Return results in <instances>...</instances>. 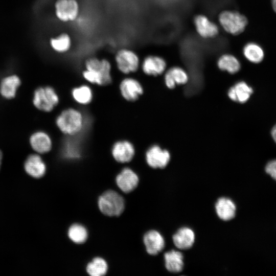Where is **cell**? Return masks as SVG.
<instances>
[{
	"label": "cell",
	"instance_id": "cell-1",
	"mask_svg": "<svg viewBox=\"0 0 276 276\" xmlns=\"http://www.w3.org/2000/svg\"><path fill=\"white\" fill-rule=\"evenodd\" d=\"M84 67L82 75L89 83L104 86L111 82L112 66L107 58L89 57L85 60Z\"/></svg>",
	"mask_w": 276,
	"mask_h": 276
},
{
	"label": "cell",
	"instance_id": "cell-2",
	"mask_svg": "<svg viewBox=\"0 0 276 276\" xmlns=\"http://www.w3.org/2000/svg\"><path fill=\"white\" fill-rule=\"evenodd\" d=\"M56 124L60 131L67 135H75L83 129L84 118L78 110L68 108L63 110L57 117Z\"/></svg>",
	"mask_w": 276,
	"mask_h": 276
},
{
	"label": "cell",
	"instance_id": "cell-3",
	"mask_svg": "<svg viewBox=\"0 0 276 276\" xmlns=\"http://www.w3.org/2000/svg\"><path fill=\"white\" fill-rule=\"evenodd\" d=\"M218 22L227 33L238 35L244 31L247 24V18L237 11L225 10L218 15Z\"/></svg>",
	"mask_w": 276,
	"mask_h": 276
},
{
	"label": "cell",
	"instance_id": "cell-4",
	"mask_svg": "<svg viewBox=\"0 0 276 276\" xmlns=\"http://www.w3.org/2000/svg\"><path fill=\"white\" fill-rule=\"evenodd\" d=\"M98 204L100 211L105 215L110 217L120 215L125 208L123 197L111 190L105 191L99 197Z\"/></svg>",
	"mask_w": 276,
	"mask_h": 276
},
{
	"label": "cell",
	"instance_id": "cell-5",
	"mask_svg": "<svg viewBox=\"0 0 276 276\" xmlns=\"http://www.w3.org/2000/svg\"><path fill=\"white\" fill-rule=\"evenodd\" d=\"M114 60L118 70L125 75L136 72L140 66L138 54L127 48L118 49L114 54Z\"/></svg>",
	"mask_w": 276,
	"mask_h": 276
},
{
	"label": "cell",
	"instance_id": "cell-6",
	"mask_svg": "<svg viewBox=\"0 0 276 276\" xmlns=\"http://www.w3.org/2000/svg\"><path fill=\"white\" fill-rule=\"evenodd\" d=\"M59 101L58 95L51 86L40 87L34 91L33 103L41 111L47 112L52 111Z\"/></svg>",
	"mask_w": 276,
	"mask_h": 276
},
{
	"label": "cell",
	"instance_id": "cell-7",
	"mask_svg": "<svg viewBox=\"0 0 276 276\" xmlns=\"http://www.w3.org/2000/svg\"><path fill=\"white\" fill-rule=\"evenodd\" d=\"M54 9L57 18L64 23L75 21L79 17L80 11L78 0H56Z\"/></svg>",
	"mask_w": 276,
	"mask_h": 276
},
{
	"label": "cell",
	"instance_id": "cell-8",
	"mask_svg": "<svg viewBox=\"0 0 276 276\" xmlns=\"http://www.w3.org/2000/svg\"><path fill=\"white\" fill-rule=\"evenodd\" d=\"M145 159L148 165L153 169H164L170 162L171 155L167 149L154 144L146 151Z\"/></svg>",
	"mask_w": 276,
	"mask_h": 276
},
{
	"label": "cell",
	"instance_id": "cell-9",
	"mask_svg": "<svg viewBox=\"0 0 276 276\" xmlns=\"http://www.w3.org/2000/svg\"><path fill=\"white\" fill-rule=\"evenodd\" d=\"M193 22L196 33L202 38H213L219 33V27L205 15H197Z\"/></svg>",
	"mask_w": 276,
	"mask_h": 276
},
{
	"label": "cell",
	"instance_id": "cell-10",
	"mask_svg": "<svg viewBox=\"0 0 276 276\" xmlns=\"http://www.w3.org/2000/svg\"><path fill=\"white\" fill-rule=\"evenodd\" d=\"M119 89L123 98L130 102L135 101L144 93L141 83L132 77L124 78L120 82Z\"/></svg>",
	"mask_w": 276,
	"mask_h": 276
},
{
	"label": "cell",
	"instance_id": "cell-11",
	"mask_svg": "<svg viewBox=\"0 0 276 276\" xmlns=\"http://www.w3.org/2000/svg\"><path fill=\"white\" fill-rule=\"evenodd\" d=\"M142 72L146 75L156 77L162 75L167 68V62L161 56L149 55L141 63Z\"/></svg>",
	"mask_w": 276,
	"mask_h": 276
},
{
	"label": "cell",
	"instance_id": "cell-12",
	"mask_svg": "<svg viewBox=\"0 0 276 276\" xmlns=\"http://www.w3.org/2000/svg\"><path fill=\"white\" fill-rule=\"evenodd\" d=\"M135 153L133 145L127 140L118 141L111 148L113 158L118 163H127L130 162Z\"/></svg>",
	"mask_w": 276,
	"mask_h": 276
},
{
	"label": "cell",
	"instance_id": "cell-13",
	"mask_svg": "<svg viewBox=\"0 0 276 276\" xmlns=\"http://www.w3.org/2000/svg\"><path fill=\"white\" fill-rule=\"evenodd\" d=\"M164 83L169 89H173L177 86L187 84L189 79L188 73L182 67L174 66L167 70L164 75Z\"/></svg>",
	"mask_w": 276,
	"mask_h": 276
},
{
	"label": "cell",
	"instance_id": "cell-14",
	"mask_svg": "<svg viewBox=\"0 0 276 276\" xmlns=\"http://www.w3.org/2000/svg\"><path fill=\"white\" fill-rule=\"evenodd\" d=\"M139 181L137 175L129 168L123 169L116 178L117 186L125 193L134 190L137 186Z\"/></svg>",
	"mask_w": 276,
	"mask_h": 276
},
{
	"label": "cell",
	"instance_id": "cell-15",
	"mask_svg": "<svg viewBox=\"0 0 276 276\" xmlns=\"http://www.w3.org/2000/svg\"><path fill=\"white\" fill-rule=\"evenodd\" d=\"M24 169L26 173L31 177L39 178L44 175L46 165L38 153L32 154L25 160Z\"/></svg>",
	"mask_w": 276,
	"mask_h": 276
},
{
	"label": "cell",
	"instance_id": "cell-16",
	"mask_svg": "<svg viewBox=\"0 0 276 276\" xmlns=\"http://www.w3.org/2000/svg\"><path fill=\"white\" fill-rule=\"evenodd\" d=\"M32 148L38 154H45L52 148V141L50 135L44 131L34 132L29 139Z\"/></svg>",
	"mask_w": 276,
	"mask_h": 276
},
{
	"label": "cell",
	"instance_id": "cell-17",
	"mask_svg": "<svg viewBox=\"0 0 276 276\" xmlns=\"http://www.w3.org/2000/svg\"><path fill=\"white\" fill-rule=\"evenodd\" d=\"M253 93V89L244 81H239L231 86L228 90L227 95L231 101L245 103Z\"/></svg>",
	"mask_w": 276,
	"mask_h": 276
},
{
	"label": "cell",
	"instance_id": "cell-18",
	"mask_svg": "<svg viewBox=\"0 0 276 276\" xmlns=\"http://www.w3.org/2000/svg\"><path fill=\"white\" fill-rule=\"evenodd\" d=\"M143 241L147 252L151 255L158 254L165 246L163 237L155 230L147 232L144 236Z\"/></svg>",
	"mask_w": 276,
	"mask_h": 276
},
{
	"label": "cell",
	"instance_id": "cell-19",
	"mask_svg": "<svg viewBox=\"0 0 276 276\" xmlns=\"http://www.w3.org/2000/svg\"><path fill=\"white\" fill-rule=\"evenodd\" d=\"M175 246L182 250L191 248L195 241V234L190 228L183 227L179 229L173 236Z\"/></svg>",
	"mask_w": 276,
	"mask_h": 276
},
{
	"label": "cell",
	"instance_id": "cell-20",
	"mask_svg": "<svg viewBox=\"0 0 276 276\" xmlns=\"http://www.w3.org/2000/svg\"><path fill=\"white\" fill-rule=\"evenodd\" d=\"M216 64L220 71L232 75L237 73L241 68V63L239 59L229 53H224L220 56Z\"/></svg>",
	"mask_w": 276,
	"mask_h": 276
},
{
	"label": "cell",
	"instance_id": "cell-21",
	"mask_svg": "<svg viewBox=\"0 0 276 276\" xmlns=\"http://www.w3.org/2000/svg\"><path fill=\"white\" fill-rule=\"evenodd\" d=\"M20 84V79L17 75H10L4 78L0 84L1 95L7 99L14 98Z\"/></svg>",
	"mask_w": 276,
	"mask_h": 276
},
{
	"label": "cell",
	"instance_id": "cell-22",
	"mask_svg": "<svg viewBox=\"0 0 276 276\" xmlns=\"http://www.w3.org/2000/svg\"><path fill=\"white\" fill-rule=\"evenodd\" d=\"M215 209L218 216L224 221L230 220L235 216L236 205L229 198H219L216 203Z\"/></svg>",
	"mask_w": 276,
	"mask_h": 276
},
{
	"label": "cell",
	"instance_id": "cell-23",
	"mask_svg": "<svg viewBox=\"0 0 276 276\" xmlns=\"http://www.w3.org/2000/svg\"><path fill=\"white\" fill-rule=\"evenodd\" d=\"M165 267L170 272H179L183 268V257L182 254L178 251L172 250L164 255Z\"/></svg>",
	"mask_w": 276,
	"mask_h": 276
},
{
	"label": "cell",
	"instance_id": "cell-24",
	"mask_svg": "<svg viewBox=\"0 0 276 276\" xmlns=\"http://www.w3.org/2000/svg\"><path fill=\"white\" fill-rule=\"evenodd\" d=\"M50 45L52 50L59 54L69 52L72 46V39L67 32H62L50 40Z\"/></svg>",
	"mask_w": 276,
	"mask_h": 276
},
{
	"label": "cell",
	"instance_id": "cell-25",
	"mask_svg": "<svg viewBox=\"0 0 276 276\" xmlns=\"http://www.w3.org/2000/svg\"><path fill=\"white\" fill-rule=\"evenodd\" d=\"M242 52L244 57L248 61L254 63L261 62L264 56L262 48L255 42L246 43L244 46Z\"/></svg>",
	"mask_w": 276,
	"mask_h": 276
},
{
	"label": "cell",
	"instance_id": "cell-26",
	"mask_svg": "<svg viewBox=\"0 0 276 276\" xmlns=\"http://www.w3.org/2000/svg\"><path fill=\"white\" fill-rule=\"evenodd\" d=\"M73 99L78 104H89L93 98V91L88 86L82 85L74 88L71 91Z\"/></svg>",
	"mask_w": 276,
	"mask_h": 276
},
{
	"label": "cell",
	"instance_id": "cell-27",
	"mask_svg": "<svg viewBox=\"0 0 276 276\" xmlns=\"http://www.w3.org/2000/svg\"><path fill=\"white\" fill-rule=\"evenodd\" d=\"M86 272L91 276H102L108 270L106 261L100 257H96L88 263L86 268Z\"/></svg>",
	"mask_w": 276,
	"mask_h": 276
},
{
	"label": "cell",
	"instance_id": "cell-28",
	"mask_svg": "<svg viewBox=\"0 0 276 276\" xmlns=\"http://www.w3.org/2000/svg\"><path fill=\"white\" fill-rule=\"evenodd\" d=\"M67 235L70 239L77 244L84 243L87 239L88 233L86 228L80 224H74L68 228Z\"/></svg>",
	"mask_w": 276,
	"mask_h": 276
},
{
	"label": "cell",
	"instance_id": "cell-29",
	"mask_svg": "<svg viewBox=\"0 0 276 276\" xmlns=\"http://www.w3.org/2000/svg\"><path fill=\"white\" fill-rule=\"evenodd\" d=\"M265 171L276 181V160H271L267 164Z\"/></svg>",
	"mask_w": 276,
	"mask_h": 276
},
{
	"label": "cell",
	"instance_id": "cell-30",
	"mask_svg": "<svg viewBox=\"0 0 276 276\" xmlns=\"http://www.w3.org/2000/svg\"><path fill=\"white\" fill-rule=\"evenodd\" d=\"M271 134L274 141L276 143V124L272 128Z\"/></svg>",
	"mask_w": 276,
	"mask_h": 276
},
{
	"label": "cell",
	"instance_id": "cell-31",
	"mask_svg": "<svg viewBox=\"0 0 276 276\" xmlns=\"http://www.w3.org/2000/svg\"><path fill=\"white\" fill-rule=\"evenodd\" d=\"M271 5L273 10L276 13V0H271Z\"/></svg>",
	"mask_w": 276,
	"mask_h": 276
},
{
	"label": "cell",
	"instance_id": "cell-32",
	"mask_svg": "<svg viewBox=\"0 0 276 276\" xmlns=\"http://www.w3.org/2000/svg\"><path fill=\"white\" fill-rule=\"evenodd\" d=\"M2 158H3V154H2V151L0 150V168H1V164H2Z\"/></svg>",
	"mask_w": 276,
	"mask_h": 276
}]
</instances>
